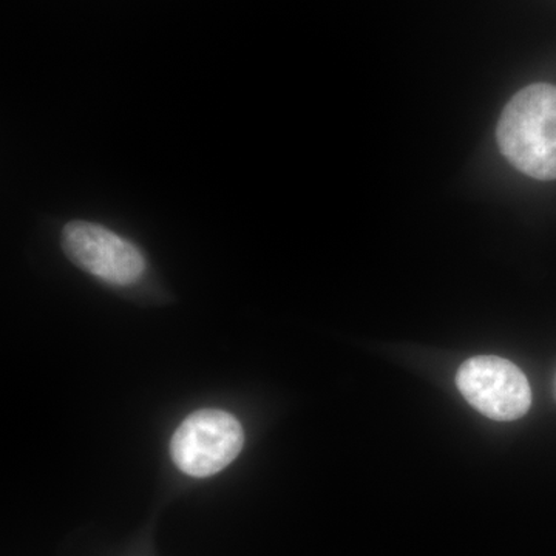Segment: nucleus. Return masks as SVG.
I'll use <instances>...</instances> for the list:
<instances>
[{
  "label": "nucleus",
  "mask_w": 556,
  "mask_h": 556,
  "mask_svg": "<svg viewBox=\"0 0 556 556\" xmlns=\"http://www.w3.org/2000/svg\"><path fill=\"white\" fill-rule=\"evenodd\" d=\"M501 152L529 177L556 179V87L533 84L511 98L496 131Z\"/></svg>",
  "instance_id": "1"
},
{
  "label": "nucleus",
  "mask_w": 556,
  "mask_h": 556,
  "mask_svg": "<svg viewBox=\"0 0 556 556\" xmlns=\"http://www.w3.org/2000/svg\"><path fill=\"white\" fill-rule=\"evenodd\" d=\"M243 427L223 409H199L186 417L170 441L175 466L193 478L217 475L240 455Z\"/></svg>",
  "instance_id": "2"
},
{
  "label": "nucleus",
  "mask_w": 556,
  "mask_h": 556,
  "mask_svg": "<svg viewBox=\"0 0 556 556\" xmlns=\"http://www.w3.org/2000/svg\"><path fill=\"white\" fill-rule=\"evenodd\" d=\"M456 386L468 404L493 420L519 419L532 405L529 380L507 358H468L457 371Z\"/></svg>",
  "instance_id": "3"
},
{
  "label": "nucleus",
  "mask_w": 556,
  "mask_h": 556,
  "mask_svg": "<svg viewBox=\"0 0 556 556\" xmlns=\"http://www.w3.org/2000/svg\"><path fill=\"white\" fill-rule=\"evenodd\" d=\"M62 249L70 262L110 285L135 283L146 270L144 255L134 243L97 223H68Z\"/></svg>",
  "instance_id": "4"
},
{
  "label": "nucleus",
  "mask_w": 556,
  "mask_h": 556,
  "mask_svg": "<svg viewBox=\"0 0 556 556\" xmlns=\"http://www.w3.org/2000/svg\"><path fill=\"white\" fill-rule=\"evenodd\" d=\"M555 391H556V386H555Z\"/></svg>",
  "instance_id": "5"
}]
</instances>
